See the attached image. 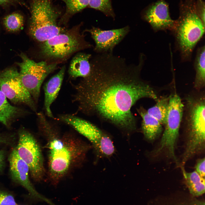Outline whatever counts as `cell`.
<instances>
[{"label": "cell", "mask_w": 205, "mask_h": 205, "mask_svg": "<svg viewBox=\"0 0 205 205\" xmlns=\"http://www.w3.org/2000/svg\"><path fill=\"white\" fill-rule=\"evenodd\" d=\"M141 54L137 65L128 64L125 59L112 52L101 53L90 62L88 76L74 85L73 101L79 111L95 116L127 133L135 131L137 120L131 109L143 98L156 101L155 91L141 77L144 62Z\"/></svg>", "instance_id": "cell-1"}, {"label": "cell", "mask_w": 205, "mask_h": 205, "mask_svg": "<svg viewBox=\"0 0 205 205\" xmlns=\"http://www.w3.org/2000/svg\"><path fill=\"white\" fill-rule=\"evenodd\" d=\"M40 131L47 137L48 172L57 183L75 165L82 161L91 146L67 135L60 136L45 115L37 120Z\"/></svg>", "instance_id": "cell-2"}, {"label": "cell", "mask_w": 205, "mask_h": 205, "mask_svg": "<svg viewBox=\"0 0 205 205\" xmlns=\"http://www.w3.org/2000/svg\"><path fill=\"white\" fill-rule=\"evenodd\" d=\"M195 0H185L180 8L173 31L182 60L190 59L193 51L205 32V25L197 15Z\"/></svg>", "instance_id": "cell-3"}, {"label": "cell", "mask_w": 205, "mask_h": 205, "mask_svg": "<svg viewBox=\"0 0 205 205\" xmlns=\"http://www.w3.org/2000/svg\"><path fill=\"white\" fill-rule=\"evenodd\" d=\"M53 0H31L29 26L30 35L43 42L67 29L58 24L60 12L54 5Z\"/></svg>", "instance_id": "cell-4"}, {"label": "cell", "mask_w": 205, "mask_h": 205, "mask_svg": "<svg viewBox=\"0 0 205 205\" xmlns=\"http://www.w3.org/2000/svg\"><path fill=\"white\" fill-rule=\"evenodd\" d=\"M186 100L187 135L185 150L189 153L194 154L205 148V97H189Z\"/></svg>", "instance_id": "cell-5"}, {"label": "cell", "mask_w": 205, "mask_h": 205, "mask_svg": "<svg viewBox=\"0 0 205 205\" xmlns=\"http://www.w3.org/2000/svg\"><path fill=\"white\" fill-rule=\"evenodd\" d=\"M79 25L58 34L42 44L40 53L50 59H64L75 52L91 47L80 32Z\"/></svg>", "instance_id": "cell-6"}, {"label": "cell", "mask_w": 205, "mask_h": 205, "mask_svg": "<svg viewBox=\"0 0 205 205\" xmlns=\"http://www.w3.org/2000/svg\"><path fill=\"white\" fill-rule=\"evenodd\" d=\"M183 108V105L178 95L175 93L169 96L165 130L157 147L153 151L154 156L163 154L175 162L177 161L175 151Z\"/></svg>", "instance_id": "cell-7"}, {"label": "cell", "mask_w": 205, "mask_h": 205, "mask_svg": "<svg viewBox=\"0 0 205 205\" xmlns=\"http://www.w3.org/2000/svg\"><path fill=\"white\" fill-rule=\"evenodd\" d=\"M58 119L71 126L87 139L98 155L108 157L114 153L115 147L111 138L92 123L69 114L59 115Z\"/></svg>", "instance_id": "cell-8"}, {"label": "cell", "mask_w": 205, "mask_h": 205, "mask_svg": "<svg viewBox=\"0 0 205 205\" xmlns=\"http://www.w3.org/2000/svg\"><path fill=\"white\" fill-rule=\"evenodd\" d=\"M18 140L15 147L19 157L28 165L29 173L36 182L41 181L44 174L43 159L41 150L32 134L24 127L18 132Z\"/></svg>", "instance_id": "cell-9"}, {"label": "cell", "mask_w": 205, "mask_h": 205, "mask_svg": "<svg viewBox=\"0 0 205 205\" xmlns=\"http://www.w3.org/2000/svg\"><path fill=\"white\" fill-rule=\"evenodd\" d=\"M22 61L17 64L20 68L21 81L36 104L41 85L46 78L56 68L57 63L48 64L45 61L36 62L25 54L20 55Z\"/></svg>", "instance_id": "cell-10"}, {"label": "cell", "mask_w": 205, "mask_h": 205, "mask_svg": "<svg viewBox=\"0 0 205 205\" xmlns=\"http://www.w3.org/2000/svg\"><path fill=\"white\" fill-rule=\"evenodd\" d=\"M0 90L14 104L26 105L36 111V104L23 85L16 68L11 67L0 71Z\"/></svg>", "instance_id": "cell-11"}, {"label": "cell", "mask_w": 205, "mask_h": 205, "mask_svg": "<svg viewBox=\"0 0 205 205\" xmlns=\"http://www.w3.org/2000/svg\"><path fill=\"white\" fill-rule=\"evenodd\" d=\"M8 160L9 175L12 181L25 188L32 198L44 201L50 205H56L36 190L30 179L29 167L19 156L15 147L9 155Z\"/></svg>", "instance_id": "cell-12"}, {"label": "cell", "mask_w": 205, "mask_h": 205, "mask_svg": "<svg viewBox=\"0 0 205 205\" xmlns=\"http://www.w3.org/2000/svg\"><path fill=\"white\" fill-rule=\"evenodd\" d=\"M91 35L95 43L94 51L99 53L112 52L130 31L128 26L118 29L103 30L93 27L85 30Z\"/></svg>", "instance_id": "cell-13"}, {"label": "cell", "mask_w": 205, "mask_h": 205, "mask_svg": "<svg viewBox=\"0 0 205 205\" xmlns=\"http://www.w3.org/2000/svg\"><path fill=\"white\" fill-rule=\"evenodd\" d=\"M143 16L155 31H173L175 26L176 20L171 17L168 4L164 0H159L150 5Z\"/></svg>", "instance_id": "cell-14"}, {"label": "cell", "mask_w": 205, "mask_h": 205, "mask_svg": "<svg viewBox=\"0 0 205 205\" xmlns=\"http://www.w3.org/2000/svg\"><path fill=\"white\" fill-rule=\"evenodd\" d=\"M65 70V67H62L58 72L52 77L44 86V109L45 114L49 117L54 118L50 107L56 99L60 89Z\"/></svg>", "instance_id": "cell-15"}, {"label": "cell", "mask_w": 205, "mask_h": 205, "mask_svg": "<svg viewBox=\"0 0 205 205\" xmlns=\"http://www.w3.org/2000/svg\"><path fill=\"white\" fill-rule=\"evenodd\" d=\"M24 110L11 104L0 90V122L8 128L27 113Z\"/></svg>", "instance_id": "cell-16"}, {"label": "cell", "mask_w": 205, "mask_h": 205, "mask_svg": "<svg viewBox=\"0 0 205 205\" xmlns=\"http://www.w3.org/2000/svg\"><path fill=\"white\" fill-rule=\"evenodd\" d=\"M137 110L142 118L141 128L144 137L150 141L154 140L162 132V124L149 114L142 107H140Z\"/></svg>", "instance_id": "cell-17"}, {"label": "cell", "mask_w": 205, "mask_h": 205, "mask_svg": "<svg viewBox=\"0 0 205 205\" xmlns=\"http://www.w3.org/2000/svg\"><path fill=\"white\" fill-rule=\"evenodd\" d=\"M91 56L90 54L79 53L73 58L68 70L69 74L71 78H84L89 75L91 69L89 62Z\"/></svg>", "instance_id": "cell-18"}, {"label": "cell", "mask_w": 205, "mask_h": 205, "mask_svg": "<svg viewBox=\"0 0 205 205\" xmlns=\"http://www.w3.org/2000/svg\"><path fill=\"white\" fill-rule=\"evenodd\" d=\"M151 205H205V202L190 194H175L154 198Z\"/></svg>", "instance_id": "cell-19"}, {"label": "cell", "mask_w": 205, "mask_h": 205, "mask_svg": "<svg viewBox=\"0 0 205 205\" xmlns=\"http://www.w3.org/2000/svg\"><path fill=\"white\" fill-rule=\"evenodd\" d=\"M181 169L189 194L196 197L203 194L205 192V177H202L195 171L188 172L184 167Z\"/></svg>", "instance_id": "cell-20"}, {"label": "cell", "mask_w": 205, "mask_h": 205, "mask_svg": "<svg viewBox=\"0 0 205 205\" xmlns=\"http://www.w3.org/2000/svg\"><path fill=\"white\" fill-rule=\"evenodd\" d=\"M205 46L199 48L197 50L194 63L196 75L194 87L200 89L204 87L205 84Z\"/></svg>", "instance_id": "cell-21"}, {"label": "cell", "mask_w": 205, "mask_h": 205, "mask_svg": "<svg viewBox=\"0 0 205 205\" xmlns=\"http://www.w3.org/2000/svg\"><path fill=\"white\" fill-rule=\"evenodd\" d=\"M169 96H163L158 98L155 105L147 110L151 116L157 120L162 125H165L167 111Z\"/></svg>", "instance_id": "cell-22"}, {"label": "cell", "mask_w": 205, "mask_h": 205, "mask_svg": "<svg viewBox=\"0 0 205 205\" xmlns=\"http://www.w3.org/2000/svg\"><path fill=\"white\" fill-rule=\"evenodd\" d=\"M66 5L65 11L62 17L60 23H65L73 15L88 7L89 0H60Z\"/></svg>", "instance_id": "cell-23"}, {"label": "cell", "mask_w": 205, "mask_h": 205, "mask_svg": "<svg viewBox=\"0 0 205 205\" xmlns=\"http://www.w3.org/2000/svg\"><path fill=\"white\" fill-rule=\"evenodd\" d=\"M24 19L23 16L18 13H14L6 16L3 22L7 30L11 32L19 31L23 25Z\"/></svg>", "instance_id": "cell-24"}, {"label": "cell", "mask_w": 205, "mask_h": 205, "mask_svg": "<svg viewBox=\"0 0 205 205\" xmlns=\"http://www.w3.org/2000/svg\"><path fill=\"white\" fill-rule=\"evenodd\" d=\"M88 7L101 12L107 16L115 18L111 0H89Z\"/></svg>", "instance_id": "cell-25"}, {"label": "cell", "mask_w": 205, "mask_h": 205, "mask_svg": "<svg viewBox=\"0 0 205 205\" xmlns=\"http://www.w3.org/2000/svg\"><path fill=\"white\" fill-rule=\"evenodd\" d=\"M16 135L14 133L0 131V146L13 147L17 140Z\"/></svg>", "instance_id": "cell-26"}, {"label": "cell", "mask_w": 205, "mask_h": 205, "mask_svg": "<svg viewBox=\"0 0 205 205\" xmlns=\"http://www.w3.org/2000/svg\"><path fill=\"white\" fill-rule=\"evenodd\" d=\"M17 205L13 194L0 188V205Z\"/></svg>", "instance_id": "cell-27"}, {"label": "cell", "mask_w": 205, "mask_h": 205, "mask_svg": "<svg viewBox=\"0 0 205 205\" xmlns=\"http://www.w3.org/2000/svg\"><path fill=\"white\" fill-rule=\"evenodd\" d=\"M195 7L198 16L205 25V3L202 0H196Z\"/></svg>", "instance_id": "cell-28"}, {"label": "cell", "mask_w": 205, "mask_h": 205, "mask_svg": "<svg viewBox=\"0 0 205 205\" xmlns=\"http://www.w3.org/2000/svg\"><path fill=\"white\" fill-rule=\"evenodd\" d=\"M205 158L198 159L195 167V171L202 177H205Z\"/></svg>", "instance_id": "cell-29"}, {"label": "cell", "mask_w": 205, "mask_h": 205, "mask_svg": "<svg viewBox=\"0 0 205 205\" xmlns=\"http://www.w3.org/2000/svg\"><path fill=\"white\" fill-rule=\"evenodd\" d=\"M7 154V151L5 147L0 149V175L5 168Z\"/></svg>", "instance_id": "cell-30"}, {"label": "cell", "mask_w": 205, "mask_h": 205, "mask_svg": "<svg viewBox=\"0 0 205 205\" xmlns=\"http://www.w3.org/2000/svg\"><path fill=\"white\" fill-rule=\"evenodd\" d=\"M15 3L25 5L24 3L18 0H0V6H4Z\"/></svg>", "instance_id": "cell-31"}, {"label": "cell", "mask_w": 205, "mask_h": 205, "mask_svg": "<svg viewBox=\"0 0 205 205\" xmlns=\"http://www.w3.org/2000/svg\"></svg>", "instance_id": "cell-32"}]
</instances>
